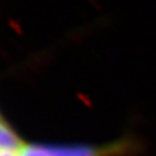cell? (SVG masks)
<instances>
[{
	"label": "cell",
	"mask_w": 156,
	"mask_h": 156,
	"mask_svg": "<svg viewBox=\"0 0 156 156\" xmlns=\"http://www.w3.org/2000/svg\"><path fill=\"white\" fill-rule=\"evenodd\" d=\"M144 146L134 136H126L104 147H42L23 146L18 156H138Z\"/></svg>",
	"instance_id": "6da1fadb"
},
{
	"label": "cell",
	"mask_w": 156,
	"mask_h": 156,
	"mask_svg": "<svg viewBox=\"0 0 156 156\" xmlns=\"http://www.w3.org/2000/svg\"><path fill=\"white\" fill-rule=\"evenodd\" d=\"M0 156H18V151H12V150H0Z\"/></svg>",
	"instance_id": "3957f363"
},
{
	"label": "cell",
	"mask_w": 156,
	"mask_h": 156,
	"mask_svg": "<svg viewBox=\"0 0 156 156\" xmlns=\"http://www.w3.org/2000/svg\"><path fill=\"white\" fill-rule=\"evenodd\" d=\"M22 147L21 140L17 138L16 134L8 128L7 124L0 120V150L20 151Z\"/></svg>",
	"instance_id": "7a4b0ae2"
}]
</instances>
